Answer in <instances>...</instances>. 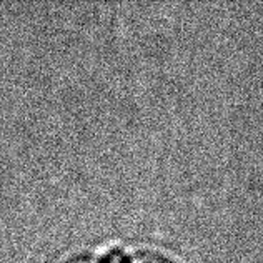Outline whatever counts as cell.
Returning a JSON list of instances; mask_svg holds the SVG:
<instances>
[{
    "instance_id": "7a4b0ae2",
    "label": "cell",
    "mask_w": 263,
    "mask_h": 263,
    "mask_svg": "<svg viewBox=\"0 0 263 263\" xmlns=\"http://www.w3.org/2000/svg\"><path fill=\"white\" fill-rule=\"evenodd\" d=\"M62 263H107V261L99 258V257H93V255L80 253V255H75V257H70V258L64 260Z\"/></svg>"
},
{
    "instance_id": "6da1fadb",
    "label": "cell",
    "mask_w": 263,
    "mask_h": 263,
    "mask_svg": "<svg viewBox=\"0 0 263 263\" xmlns=\"http://www.w3.org/2000/svg\"><path fill=\"white\" fill-rule=\"evenodd\" d=\"M122 263H175V260L158 250L142 248V250H135L125 258H122Z\"/></svg>"
}]
</instances>
